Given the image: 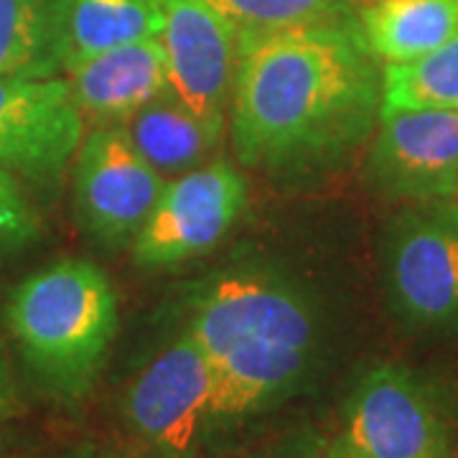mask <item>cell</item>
Listing matches in <instances>:
<instances>
[{
    "instance_id": "1",
    "label": "cell",
    "mask_w": 458,
    "mask_h": 458,
    "mask_svg": "<svg viewBox=\"0 0 458 458\" xmlns=\"http://www.w3.org/2000/svg\"><path fill=\"white\" fill-rule=\"evenodd\" d=\"M229 105L240 164L295 171L336 161L372 132L382 74L361 36L324 21L240 33Z\"/></svg>"
},
{
    "instance_id": "2",
    "label": "cell",
    "mask_w": 458,
    "mask_h": 458,
    "mask_svg": "<svg viewBox=\"0 0 458 458\" xmlns=\"http://www.w3.org/2000/svg\"><path fill=\"white\" fill-rule=\"evenodd\" d=\"M186 334L212 369L214 428L242 423L295 393L318 339L309 301L262 273H232L212 283Z\"/></svg>"
},
{
    "instance_id": "3",
    "label": "cell",
    "mask_w": 458,
    "mask_h": 458,
    "mask_svg": "<svg viewBox=\"0 0 458 458\" xmlns=\"http://www.w3.org/2000/svg\"><path fill=\"white\" fill-rule=\"evenodd\" d=\"M5 321L33 379L59 400H80L98 382L117 334V293L95 262L66 258L21 280Z\"/></svg>"
},
{
    "instance_id": "4",
    "label": "cell",
    "mask_w": 458,
    "mask_h": 458,
    "mask_svg": "<svg viewBox=\"0 0 458 458\" xmlns=\"http://www.w3.org/2000/svg\"><path fill=\"white\" fill-rule=\"evenodd\" d=\"M387 291L412 328H458V204H410L387 237Z\"/></svg>"
},
{
    "instance_id": "5",
    "label": "cell",
    "mask_w": 458,
    "mask_h": 458,
    "mask_svg": "<svg viewBox=\"0 0 458 458\" xmlns=\"http://www.w3.org/2000/svg\"><path fill=\"white\" fill-rule=\"evenodd\" d=\"M125 420L158 458H191L212 433V369L186 331L132 379L125 393Z\"/></svg>"
},
{
    "instance_id": "6",
    "label": "cell",
    "mask_w": 458,
    "mask_h": 458,
    "mask_svg": "<svg viewBox=\"0 0 458 458\" xmlns=\"http://www.w3.org/2000/svg\"><path fill=\"white\" fill-rule=\"evenodd\" d=\"M247 204V181L227 161L197 165L165 181L132 255L146 267H168L199 258L225 240Z\"/></svg>"
},
{
    "instance_id": "7",
    "label": "cell",
    "mask_w": 458,
    "mask_h": 458,
    "mask_svg": "<svg viewBox=\"0 0 458 458\" xmlns=\"http://www.w3.org/2000/svg\"><path fill=\"white\" fill-rule=\"evenodd\" d=\"M342 438L364 458H451V433L436 397L394 364L361 375L344 408Z\"/></svg>"
},
{
    "instance_id": "8",
    "label": "cell",
    "mask_w": 458,
    "mask_h": 458,
    "mask_svg": "<svg viewBox=\"0 0 458 458\" xmlns=\"http://www.w3.org/2000/svg\"><path fill=\"white\" fill-rule=\"evenodd\" d=\"M66 77H0V165L21 183L56 186L84 140Z\"/></svg>"
},
{
    "instance_id": "9",
    "label": "cell",
    "mask_w": 458,
    "mask_h": 458,
    "mask_svg": "<svg viewBox=\"0 0 458 458\" xmlns=\"http://www.w3.org/2000/svg\"><path fill=\"white\" fill-rule=\"evenodd\" d=\"M165 179L117 125L84 132L74 158V204L82 227L107 247L132 245Z\"/></svg>"
},
{
    "instance_id": "10",
    "label": "cell",
    "mask_w": 458,
    "mask_h": 458,
    "mask_svg": "<svg viewBox=\"0 0 458 458\" xmlns=\"http://www.w3.org/2000/svg\"><path fill=\"white\" fill-rule=\"evenodd\" d=\"M367 174L377 191L394 201L454 199L458 186L456 110H379Z\"/></svg>"
},
{
    "instance_id": "11",
    "label": "cell",
    "mask_w": 458,
    "mask_h": 458,
    "mask_svg": "<svg viewBox=\"0 0 458 458\" xmlns=\"http://www.w3.org/2000/svg\"><path fill=\"white\" fill-rule=\"evenodd\" d=\"M171 95L189 110L225 128L240 33L204 0H156Z\"/></svg>"
},
{
    "instance_id": "12",
    "label": "cell",
    "mask_w": 458,
    "mask_h": 458,
    "mask_svg": "<svg viewBox=\"0 0 458 458\" xmlns=\"http://www.w3.org/2000/svg\"><path fill=\"white\" fill-rule=\"evenodd\" d=\"M66 72L84 120H95L98 125L125 123L138 110L171 92L165 54L158 38L102 51Z\"/></svg>"
},
{
    "instance_id": "13",
    "label": "cell",
    "mask_w": 458,
    "mask_h": 458,
    "mask_svg": "<svg viewBox=\"0 0 458 458\" xmlns=\"http://www.w3.org/2000/svg\"><path fill=\"white\" fill-rule=\"evenodd\" d=\"M66 72V0H0V77Z\"/></svg>"
},
{
    "instance_id": "14",
    "label": "cell",
    "mask_w": 458,
    "mask_h": 458,
    "mask_svg": "<svg viewBox=\"0 0 458 458\" xmlns=\"http://www.w3.org/2000/svg\"><path fill=\"white\" fill-rule=\"evenodd\" d=\"M458 29V0H372L361 13V41L375 59H418Z\"/></svg>"
},
{
    "instance_id": "15",
    "label": "cell",
    "mask_w": 458,
    "mask_h": 458,
    "mask_svg": "<svg viewBox=\"0 0 458 458\" xmlns=\"http://www.w3.org/2000/svg\"><path fill=\"white\" fill-rule=\"evenodd\" d=\"M123 125L131 135L132 146L164 179H176L201 165L222 132L194 110H189L171 92L138 110Z\"/></svg>"
},
{
    "instance_id": "16",
    "label": "cell",
    "mask_w": 458,
    "mask_h": 458,
    "mask_svg": "<svg viewBox=\"0 0 458 458\" xmlns=\"http://www.w3.org/2000/svg\"><path fill=\"white\" fill-rule=\"evenodd\" d=\"M158 33L156 0H66V69L114 47L158 38Z\"/></svg>"
},
{
    "instance_id": "17",
    "label": "cell",
    "mask_w": 458,
    "mask_h": 458,
    "mask_svg": "<svg viewBox=\"0 0 458 458\" xmlns=\"http://www.w3.org/2000/svg\"><path fill=\"white\" fill-rule=\"evenodd\" d=\"M382 110H456L458 29L441 47L403 64H385Z\"/></svg>"
},
{
    "instance_id": "18",
    "label": "cell",
    "mask_w": 458,
    "mask_h": 458,
    "mask_svg": "<svg viewBox=\"0 0 458 458\" xmlns=\"http://www.w3.org/2000/svg\"><path fill=\"white\" fill-rule=\"evenodd\" d=\"M225 16L237 33H260L318 23L334 11L336 0H204Z\"/></svg>"
},
{
    "instance_id": "19",
    "label": "cell",
    "mask_w": 458,
    "mask_h": 458,
    "mask_svg": "<svg viewBox=\"0 0 458 458\" xmlns=\"http://www.w3.org/2000/svg\"><path fill=\"white\" fill-rule=\"evenodd\" d=\"M41 237V219L21 181L0 165V258L16 255Z\"/></svg>"
},
{
    "instance_id": "20",
    "label": "cell",
    "mask_w": 458,
    "mask_h": 458,
    "mask_svg": "<svg viewBox=\"0 0 458 458\" xmlns=\"http://www.w3.org/2000/svg\"><path fill=\"white\" fill-rule=\"evenodd\" d=\"M18 408L16 400V387H13V379H11V372H8V364H5V357L0 352V423L8 420Z\"/></svg>"
},
{
    "instance_id": "21",
    "label": "cell",
    "mask_w": 458,
    "mask_h": 458,
    "mask_svg": "<svg viewBox=\"0 0 458 458\" xmlns=\"http://www.w3.org/2000/svg\"><path fill=\"white\" fill-rule=\"evenodd\" d=\"M324 458H364V456H361V454H357V451H354V448H352V445H349V443L344 441L342 436H339L336 441L328 445V451L324 454Z\"/></svg>"
},
{
    "instance_id": "22",
    "label": "cell",
    "mask_w": 458,
    "mask_h": 458,
    "mask_svg": "<svg viewBox=\"0 0 458 458\" xmlns=\"http://www.w3.org/2000/svg\"><path fill=\"white\" fill-rule=\"evenodd\" d=\"M84 458H120V456H113V454H89V456Z\"/></svg>"
},
{
    "instance_id": "23",
    "label": "cell",
    "mask_w": 458,
    "mask_h": 458,
    "mask_svg": "<svg viewBox=\"0 0 458 458\" xmlns=\"http://www.w3.org/2000/svg\"><path fill=\"white\" fill-rule=\"evenodd\" d=\"M454 201H456V204H458V186H456V191H454Z\"/></svg>"
},
{
    "instance_id": "24",
    "label": "cell",
    "mask_w": 458,
    "mask_h": 458,
    "mask_svg": "<svg viewBox=\"0 0 458 458\" xmlns=\"http://www.w3.org/2000/svg\"><path fill=\"white\" fill-rule=\"evenodd\" d=\"M285 458H311V456H285Z\"/></svg>"
}]
</instances>
